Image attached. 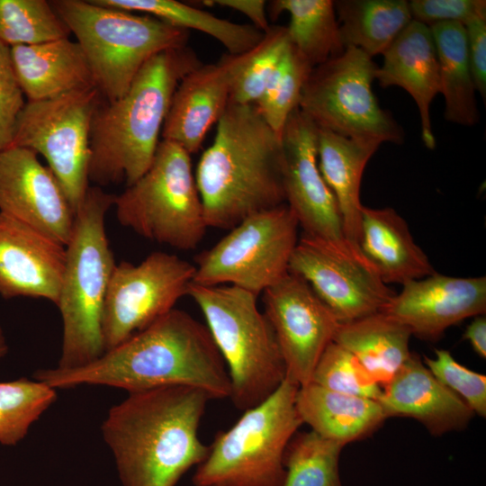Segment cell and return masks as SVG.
I'll return each mask as SVG.
<instances>
[{"label": "cell", "mask_w": 486, "mask_h": 486, "mask_svg": "<svg viewBox=\"0 0 486 486\" xmlns=\"http://www.w3.org/2000/svg\"><path fill=\"white\" fill-rule=\"evenodd\" d=\"M113 207L123 227L180 250L195 248L208 228L190 154L166 140L148 169L115 195Z\"/></svg>", "instance_id": "cell-9"}, {"label": "cell", "mask_w": 486, "mask_h": 486, "mask_svg": "<svg viewBox=\"0 0 486 486\" xmlns=\"http://www.w3.org/2000/svg\"><path fill=\"white\" fill-rule=\"evenodd\" d=\"M295 404L303 424L344 446L368 436L386 419L377 400L338 392L313 382L299 387Z\"/></svg>", "instance_id": "cell-26"}, {"label": "cell", "mask_w": 486, "mask_h": 486, "mask_svg": "<svg viewBox=\"0 0 486 486\" xmlns=\"http://www.w3.org/2000/svg\"><path fill=\"white\" fill-rule=\"evenodd\" d=\"M195 181L208 228L230 230L285 204L281 137L255 104H228L198 162Z\"/></svg>", "instance_id": "cell-3"}, {"label": "cell", "mask_w": 486, "mask_h": 486, "mask_svg": "<svg viewBox=\"0 0 486 486\" xmlns=\"http://www.w3.org/2000/svg\"><path fill=\"white\" fill-rule=\"evenodd\" d=\"M201 65L186 46L162 51L146 62L121 98L101 101L91 122L89 183L129 186L148 169L175 91Z\"/></svg>", "instance_id": "cell-4"}, {"label": "cell", "mask_w": 486, "mask_h": 486, "mask_svg": "<svg viewBox=\"0 0 486 486\" xmlns=\"http://www.w3.org/2000/svg\"><path fill=\"white\" fill-rule=\"evenodd\" d=\"M56 399V389L35 379L0 382V444L17 445Z\"/></svg>", "instance_id": "cell-34"}, {"label": "cell", "mask_w": 486, "mask_h": 486, "mask_svg": "<svg viewBox=\"0 0 486 486\" xmlns=\"http://www.w3.org/2000/svg\"><path fill=\"white\" fill-rule=\"evenodd\" d=\"M298 221L285 204L250 215L196 257L193 283L258 295L289 272Z\"/></svg>", "instance_id": "cell-12"}, {"label": "cell", "mask_w": 486, "mask_h": 486, "mask_svg": "<svg viewBox=\"0 0 486 486\" xmlns=\"http://www.w3.org/2000/svg\"><path fill=\"white\" fill-rule=\"evenodd\" d=\"M212 398L187 386L130 392L102 424L122 486H176L207 456L198 436Z\"/></svg>", "instance_id": "cell-2"}, {"label": "cell", "mask_w": 486, "mask_h": 486, "mask_svg": "<svg viewBox=\"0 0 486 486\" xmlns=\"http://www.w3.org/2000/svg\"><path fill=\"white\" fill-rule=\"evenodd\" d=\"M89 63L103 100L121 98L155 55L184 47L189 31L93 0L50 1Z\"/></svg>", "instance_id": "cell-7"}, {"label": "cell", "mask_w": 486, "mask_h": 486, "mask_svg": "<svg viewBox=\"0 0 486 486\" xmlns=\"http://www.w3.org/2000/svg\"><path fill=\"white\" fill-rule=\"evenodd\" d=\"M358 246L387 284H404L436 273L407 222L392 208L362 205Z\"/></svg>", "instance_id": "cell-24"}, {"label": "cell", "mask_w": 486, "mask_h": 486, "mask_svg": "<svg viewBox=\"0 0 486 486\" xmlns=\"http://www.w3.org/2000/svg\"><path fill=\"white\" fill-rule=\"evenodd\" d=\"M10 53L26 101L47 100L95 86L83 50L69 38L14 46Z\"/></svg>", "instance_id": "cell-23"}, {"label": "cell", "mask_w": 486, "mask_h": 486, "mask_svg": "<svg viewBox=\"0 0 486 486\" xmlns=\"http://www.w3.org/2000/svg\"><path fill=\"white\" fill-rule=\"evenodd\" d=\"M464 26L470 67L476 92L486 98V16L476 17Z\"/></svg>", "instance_id": "cell-41"}, {"label": "cell", "mask_w": 486, "mask_h": 486, "mask_svg": "<svg viewBox=\"0 0 486 486\" xmlns=\"http://www.w3.org/2000/svg\"><path fill=\"white\" fill-rule=\"evenodd\" d=\"M66 247L41 231L0 212V295L57 303Z\"/></svg>", "instance_id": "cell-20"}, {"label": "cell", "mask_w": 486, "mask_h": 486, "mask_svg": "<svg viewBox=\"0 0 486 486\" xmlns=\"http://www.w3.org/2000/svg\"><path fill=\"white\" fill-rule=\"evenodd\" d=\"M115 195L90 185L75 215L58 299L62 346L58 368L86 365L104 353L102 317L109 282L116 265L105 228Z\"/></svg>", "instance_id": "cell-5"}, {"label": "cell", "mask_w": 486, "mask_h": 486, "mask_svg": "<svg viewBox=\"0 0 486 486\" xmlns=\"http://www.w3.org/2000/svg\"><path fill=\"white\" fill-rule=\"evenodd\" d=\"M268 6L273 17L289 14V40L312 68L345 51L334 1L274 0Z\"/></svg>", "instance_id": "cell-31"}, {"label": "cell", "mask_w": 486, "mask_h": 486, "mask_svg": "<svg viewBox=\"0 0 486 486\" xmlns=\"http://www.w3.org/2000/svg\"><path fill=\"white\" fill-rule=\"evenodd\" d=\"M15 76L10 47L0 40V150L11 147L17 117L26 101Z\"/></svg>", "instance_id": "cell-39"}, {"label": "cell", "mask_w": 486, "mask_h": 486, "mask_svg": "<svg viewBox=\"0 0 486 486\" xmlns=\"http://www.w3.org/2000/svg\"><path fill=\"white\" fill-rule=\"evenodd\" d=\"M377 65L364 51H345L312 68L298 108L319 128L382 144L404 141L402 128L372 90Z\"/></svg>", "instance_id": "cell-10"}, {"label": "cell", "mask_w": 486, "mask_h": 486, "mask_svg": "<svg viewBox=\"0 0 486 486\" xmlns=\"http://www.w3.org/2000/svg\"><path fill=\"white\" fill-rule=\"evenodd\" d=\"M34 379L53 389L106 385L130 392L187 386L212 400L230 397L225 362L206 325L173 309L94 361L72 369H40Z\"/></svg>", "instance_id": "cell-1"}, {"label": "cell", "mask_w": 486, "mask_h": 486, "mask_svg": "<svg viewBox=\"0 0 486 486\" xmlns=\"http://www.w3.org/2000/svg\"><path fill=\"white\" fill-rule=\"evenodd\" d=\"M253 50L224 55L184 76L173 94L162 140L178 144L190 155L195 153L230 104L233 86Z\"/></svg>", "instance_id": "cell-19"}, {"label": "cell", "mask_w": 486, "mask_h": 486, "mask_svg": "<svg viewBox=\"0 0 486 486\" xmlns=\"http://www.w3.org/2000/svg\"><path fill=\"white\" fill-rule=\"evenodd\" d=\"M312 68L291 43L282 65L255 104L259 114L279 137L288 117L299 106L303 86Z\"/></svg>", "instance_id": "cell-35"}, {"label": "cell", "mask_w": 486, "mask_h": 486, "mask_svg": "<svg viewBox=\"0 0 486 486\" xmlns=\"http://www.w3.org/2000/svg\"><path fill=\"white\" fill-rule=\"evenodd\" d=\"M103 100L95 86L40 101H26L14 126L11 146L42 156L76 212L90 183V129Z\"/></svg>", "instance_id": "cell-11"}, {"label": "cell", "mask_w": 486, "mask_h": 486, "mask_svg": "<svg viewBox=\"0 0 486 486\" xmlns=\"http://www.w3.org/2000/svg\"><path fill=\"white\" fill-rule=\"evenodd\" d=\"M318 127V126H317ZM318 127V164L338 204L344 235L358 245L361 222L360 188L369 159L380 147Z\"/></svg>", "instance_id": "cell-25"}, {"label": "cell", "mask_w": 486, "mask_h": 486, "mask_svg": "<svg viewBox=\"0 0 486 486\" xmlns=\"http://www.w3.org/2000/svg\"><path fill=\"white\" fill-rule=\"evenodd\" d=\"M424 364L445 386L459 396L480 417L486 416V376L459 364L445 349L436 357L425 356Z\"/></svg>", "instance_id": "cell-38"}, {"label": "cell", "mask_w": 486, "mask_h": 486, "mask_svg": "<svg viewBox=\"0 0 486 486\" xmlns=\"http://www.w3.org/2000/svg\"><path fill=\"white\" fill-rule=\"evenodd\" d=\"M464 338L470 342L477 355L482 358L486 357V319L484 315L476 316L467 326Z\"/></svg>", "instance_id": "cell-43"}, {"label": "cell", "mask_w": 486, "mask_h": 486, "mask_svg": "<svg viewBox=\"0 0 486 486\" xmlns=\"http://www.w3.org/2000/svg\"><path fill=\"white\" fill-rule=\"evenodd\" d=\"M299 387L286 377L268 398L218 432L196 466L194 486H283L284 452L303 424L295 404Z\"/></svg>", "instance_id": "cell-8"}, {"label": "cell", "mask_w": 486, "mask_h": 486, "mask_svg": "<svg viewBox=\"0 0 486 486\" xmlns=\"http://www.w3.org/2000/svg\"><path fill=\"white\" fill-rule=\"evenodd\" d=\"M424 339L486 311V278L437 274L402 284L382 310Z\"/></svg>", "instance_id": "cell-18"}, {"label": "cell", "mask_w": 486, "mask_h": 486, "mask_svg": "<svg viewBox=\"0 0 486 486\" xmlns=\"http://www.w3.org/2000/svg\"><path fill=\"white\" fill-rule=\"evenodd\" d=\"M374 78L382 87L400 86L413 98L421 122L424 145L433 149L436 140L430 104L440 93L439 65L429 26L412 20L384 51Z\"/></svg>", "instance_id": "cell-22"}, {"label": "cell", "mask_w": 486, "mask_h": 486, "mask_svg": "<svg viewBox=\"0 0 486 486\" xmlns=\"http://www.w3.org/2000/svg\"><path fill=\"white\" fill-rule=\"evenodd\" d=\"M0 212L67 246L75 212L63 190L38 155L11 146L0 150Z\"/></svg>", "instance_id": "cell-17"}, {"label": "cell", "mask_w": 486, "mask_h": 486, "mask_svg": "<svg viewBox=\"0 0 486 486\" xmlns=\"http://www.w3.org/2000/svg\"><path fill=\"white\" fill-rule=\"evenodd\" d=\"M382 387L377 401L386 418H414L435 436L464 428L474 415L414 353Z\"/></svg>", "instance_id": "cell-21"}, {"label": "cell", "mask_w": 486, "mask_h": 486, "mask_svg": "<svg viewBox=\"0 0 486 486\" xmlns=\"http://www.w3.org/2000/svg\"><path fill=\"white\" fill-rule=\"evenodd\" d=\"M8 351L7 342L3 331V328L0 326V357H3Z\"/></svg>", "instance_id": "cell-44"}, {"label": "cell", "mask_w": 486, "mask_h": 486, "mask_svg": "<svg viewBox=\"0 0 486 486\" xmlns=\"http://www.w3.org/2000/svg\"><path fill=\"white\" fill-rule=\"evenodd\" d=\"M186 295L201 309L225 362L234 406L245 411L264 401L284 381L286 368L257 296L233 285L194 283Z\"/></svg>", "instance_id": "cell-6"}, {"label": "cell", "mask_w": 486, "mask_h": 486, "mask_svg": "<svg viewBox=\"0 0 486 486\" xmlns=\"http://www.w3.org/2000/svg\"><path fill=\"white\" fill-rule=\"evenodd\" d=\"M289 271L309 284L340 323L382 311L395 294L359 246L346 238L326 239L303 233Z\"/></svg>", "instance_id": "cell-14"}, {"label": "cell", "mask_w": 486, "mask_h": 486, "mask_svg": "<svg viewBox=\"0 0 486 486\" xmlns=\"http://www.w3.org/2000/svg\"><path fill=\"white\" fill-rule=\"evenodd\" d=\"M310 382L338 392L375 400L382 391L361 362L334 341L322 353Z\"/></svg>", "instance_id": "cell-37"}, {"label": "cell", "mask_w": 486, "mask_h": 486, "mask_svg": "<svg viewBox=\"0 0 486 486\" xmlns=\"http://www.w3.org/2000/svg\"><path fill=\"white\" fill-rule=\"evenodd\" d=\"M429 28L438 58L445 119L460 125L472 126L479 121V112L464 26L448 22L436 23Z\"/></svg>", "instance_id": "cell-28"}, {"label": "cell", "mask_w": 486, "mask_h": 486, "mask_svg": "<svg viewBox=\"0 0 486 486\" xmlns=\"http://www.w3.org/2000/svg\"><path fill=\"white\" fill-rule=\"evenodd\" d=\"M285 203L303 233L326 239L345 238L336 197L318 164V127L298 107L281 136Z\"/></svg>", "instance_id": "cell-16"}, {"label": "cell", "mask_w": 486, "mask_h": 486, "mask_svg": "<svg viewBox=\"0 0 486 486\" xmlns=\"http://www.w3.org/2000/svg\"><path fill=\"white\" fill-rule=\"evenodd\" d=\"M127 12H140L184 30H195L214 38L229 51L241 54L255 48L264 32L252 24H241L214 16L176 0H93Z\"/></svg>", "instance_id": "cell-30"}, {"label": "cell", "mask_w": 486, "mask_h": 486, "mask_svg": "<svg viewBox=\"0 0 486 486\" xmlns=\"http://www.w3.org/2000/svg\"><path fill=\"white\" fill-rule=\"evenodd\" d=\"M263 302L285 364L286 377L300 387L310 383L340 322L309 284L290 271L263 292Z\"/></svg>", "instance_id": "cell-15"}, {"label": "cell", "mask_w": 486, "mask_h": 486, "mask_svg": "<svg viewBox=\"0 0 486 486\" xmlns=\"http://www.w3.org/2000/svg\"><path fill=\"white\" fill-rule=\"evenodd\" d=\"M202 3L205 5H220L238 11L248 17L252 25L263 32L270 27L266 11V4L263 0H207Z\"/></svg>", "instance_id": "cell-42"}, {"label": "cell", "mask_w": 486, "mask_h": 486, "mask_svg": "<svg viewBox=\"0 0 486 486\" xmlns=\"http://www.w3.org/2000/svg\"><path fill=\"white\" fill-rule=\"evenodd\" d=\"M334 5L345 47L371 58L382 55L412 21L406 0H338Z\"/></svg>", "instance_id": "cell-29"}, {"label": "cell", "mask_w": 486, "mask_h": 486, "mask_svg": "<svg viewBox=\"0 0 486 486\" xmlns=\"http://www.w3.org/2000/svg\"><path fill=\"white\" fill-rule=\"evenodd\" d=\"M343 447L312 430L296 433L284 452L283 486H342L338 464Z\"/></svg>", "instance_id": "cell-32"}, {"label": "cell", "mask_w": 486, "mask_h": 486, "mask_svg": "<svg viewBox=\"0 0 486 486\" xmlns=\"http://www.w3.org/2000/svg\"><path fill=\"white\" fill-rule=\"evenodd\" d=\"M290 46L286 26H270L238 77L230 103L256 104L282 65Z\"/></svg>", "instance_id": "cell-36"}, {"label": "cell", "mask_w": 486, "mask_h": 486, "mask_svg": "<svg viewBox=\"0 0 486 486\" xmlns=\"http://www.w3.org/2000/svg\"><path fill=\"white\" fill-rule=\"evenodd\" d=\"M194 273V265L161 251L149 254L139 264L116 263L103 310L104 350L117 346L175 309L177 301L187 294Z\"/></svg>", "instance_id": "cell-13"}, {"label": "cell", "mask_w": 486, "mask_h": 486, "mask_svg": "<svg viewBox=\"0 0 486 486\" xmlns=\"http://www.w3.org/2000/svg\"><path fill=\"white\" fill-rule=\"evenodd\" d=\"M411 333L383 311L340 323L333 341L351 352L384 386L408 360Z\"/></svg>", "instance_id": "cell-27"}, {"label": "cell", "mask_w": 486, "mask_h": 486, "mask_svg": "<svg viewBox=\"0 0 486 486\" xmlns=\"http://www.w3.org/2000/svg\"><path fill=\"white\" fill-rule=\"evenodd\" d=\"M409 5L412 20L428 26L448 22L465 25L486 16L485 0H411Z\"/></svg>", "instance_id": "cell-40"}, {"label": "cell", "mask_w": 486, "mask_h": 486, "mask_svg": "<svg viewBox=\"0 0 486 486\" xmlns=\"http://www.w3.org/2000/svg\"><path fill=\"white\" fill-rule=\"evenodd\" d=\"M69 29L46 0H0V40L8 47L69 38Z\"/></svg>", "instance_id": "cell-33"}]
</instances>
